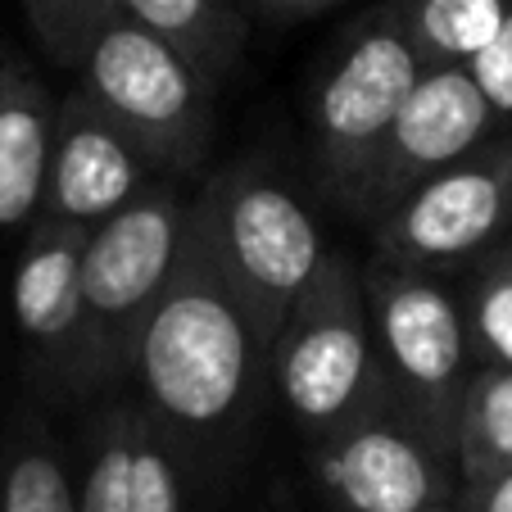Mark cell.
I'll list each match as a JSON object with an SVG mask.
<instances>
[{
    "label": "cell",
    "instance_id": "obj_21",
    "mask_svg": "<svg viewBox=\"0 0 512 512\" xmlns=\"http://www.w3.org/2000/svg\"><path fill=\"white\" fill-rule=\"evenodd\" d=\"M114 10H118L114 0H23V14H28L41 50L59 68H78L82 50L91 46L96 28Z\"/></svg>",
    "mask_w": 512,
    "mask_h": 512
},
{
    "label": "cell",
    "instance_id": "obj_22",
    "mask_svg": "<svg viewBox=\"0 0 512 512\" xmlns=\"http://www.w3.org/2000/svg\"><path fill=\"white\" fill-rule=\"evenodd\" d=\"M463 68L472 73L476 87H481V96H485V105L494 109V118H499V123H512V10H508V19L499 23V32H494Z\"/></svg>",
    "mask_w": 512,
    "mask_h": 512
},
{
    "label": "cell",
    "instance_id": "obj_15",
    "mask_svg": "<svg viewBox=\"0 0 512 512\" xmlns=\"http://www.w3.org/2000/svg\"><path fill=\"white\" fill-rule=\"evenodd\" d=\"M512 0H381L377 14L408 41L422 68L467 64L508 19Z\"/></svg>",
    "mask_w": 512,
    "mask_h": 512
},
{
    "label": "cell",
    "instance_id": "obj_19",
    "mask_svg": "<svg viewBox=\"0 0 512 512\" xmlns=\"http://www.w3.org/2000/svg\"><path fill=\"white\" fill-rule=\"evenodd\" d=\"M458 304L476 368H512V232L472 259Z\"/></svg>",
    "mask_w": 512,
    "mask_h": 512
},
{
    "label": "cell",
    "instance_id": "obj_7",
    "mask_svg": "<svg viewBox=\"0 0 512 512\" xmlns=\"http://www.w3.org/2000/svg\"><path fill=\"white\" fill-rule=\"evenodd\" d=\"M417 73V55L377 10L363 14L318 68L309 96V168L336 204L349 200Z\"/></svg>",
    "mask_w": 512,
    "mask_h": 512
},
{
    "label": "cell",
    "instance_id": "obj_6",
    "mask_svg": "<svg viewBox=\"0 0 512 512\" xmlns=\"http://www.w3.org/2000/svg\"><path fill=\"white\" fill-rule=\"evenodd\" d=\"M363 295L390 395L454 445L458 404L476 372L458 290L440 272L372 259L363 268Z\"/></svg>",
    "mask_w": 512,
    "mask_h": 512
},
{
    "label": "cell",
    "instance_id": "obj_3",
    "mask_svg": "<svg viewBox=\"0 0 512 512\" xmlns=\"http://www.w3.org/2000/svg\"><path fill=\"white\" fill-rule=\"evenodd\" d=\"M268 372L286 417L304 440H322L363 408L390 399L377 336L363 295V268L349 254H327L268 345Z\"/></svg>",
    "mask_w": 512,
    "mask_h": 512
},
{
    "label": "cell",
    "instance_id": "obj_5",
    "mask_svg": "<svg viewBox=\"0 0 512 512\" xmlns=\"http://www.w3.org/2000/svg\"><path fill=\"white\" fill-rule=\"evenodd\" d=\"M73 73L127 127L159 177L195 173L209 159L218 87L159 32L114 10L96 28Z\"/></svg>",
    "mask_w": 512,
    "mask_h": 512
},
{
    "label": "cell",
    "instance_id": "obj_2",
    "mask_svg": "<svg viewBox=\"0 0 512 512\" xmlns=\"http://www.w3.org/2000/svg\"><path fill=\"white\" fill-rule=\"evenodd\" d=\"M186 236L236 290L268 345L331 254L300 195L254 159L213 173L195 191Z\"/></svg>",
    "mask_w": 512,
    "mask_h": 512
},
{
    "label": "cell",
    "instance_id": "obj_24",
    "mask_svg": "<svg viewBox=\"0 0 512 512\" xmlns=\"http://www.w3.org/2000/svg\"><path fill=\"white\" fill-rule=\"evenodd\" d=\"M340 0H236L241 14H259V19H277V23H290V19H313V14L331 10Z\"/></svg>",
    "mask_w": 512,
    "mask_h": 512
},
{
    "label": "cell",
    "instance_id": "obj_8",
    "mask_svg": "<svg viewBox=\"0 0 512 512\" xmlns=\"http://www.w3.org/2000/svg\"><path fill=\"white\" fill-rule=\"evenodd\" d=\"M309 467L331 512H431L458 494L454 445L395 395L309 440Z\"/></svg>",
    "mask_w": 512,
    "mask_h": 512
},
{
    "label": "cell",
    "instance_id": "obj_23",
    "mask_svg": "<svg viewBox=\"0 0 512 512\" xmlns=\"http://www.w3.org/2000/svg\"><path fill=\"white\" fill-rule=\"evenodd\" d=\"M454 512H512V472L476 481V485H458Z\"/></svg>",
    "mask_w": 512,
    "mask_h": 512
},
{
    "label": "cell",
    "instance_id": "obj_18",
    "mask_svg": "<svg viewBox=\"0 0 512 512\" xmlns=\"http://www.w3.org/2000/svg\"><path fill=\"white\" fill-rule=\"evenodd\" d=\"M141 404L105 399L78 454V512H132V431Z\"/></svg>",
    "mask_w": 512,
    "mask_h": 512
},
{
    "label": "cell",
    "instance_id": "obj_14",
    "mask_svg": "<svg viewBox=\"0 0 512 512\" xmlns=\"http://www.w3.org/2000/svg\"><path fill=\"white\" fill-rule=\"evenodd\" d=\"M114 5L118 14L159 32L186 59H195L213 87H223L245 55L250 23L236 10V0H114Z\"/></svg>",
    "mask_w": 512,
    "mask_h": 512
},
{
    "label": "cell",
    "instance_id": "obj_12",
    "mask_svg": "<svg viewBox=\"0 0 512 512\" xmlns=\"http://www.w3.org/2000/svg\"><path fill=\"white\" fill-rule=\"evenodd\" d=\"M87 227H68L55 218H37L23 236L19 263L10 277V313L23 345L41 363L50 381L78 395L82 358V290L78 263Z\"/></svg>",
    "mask_w": 512,
    "mask_h": 512
},
{
    "label": "cell",
    "instance_id": "obj_20",
    "mask_svg": "<svg viewBox=\"0 0 512 512\" xmlns=\"http://www.w3.org/2000/svg\"><path fill=\"white\" fill-rule=\"evenodd\" d=\"M186 458L191 454L141 408L132 431V512H191Z\"/></svg>",
    "mask_w": 512,
    "mask_h": 512
},
{
    "label": "cell",
    "instance_id": "obj_25",
    "mask_svg": "<svg viewBox=\"0 0 512 512\" xmlns=\"http://www.w3.org/2000/svg\"><path fill=\"white\" fill-rule=\"evenodd\" d=\"M431 512H454V503H449V508H431Z\"/></svg>",
    "mask_w": 512,
    "mask_h": 512
},
{
    "label": "cell",
    "instance_id": "obj_9",
    "mask_svg": "<svg viewBox=\"0 0 512 512\" xmlns=\"http://www.w3.org/2000/svg\"><path fill=\"white\" fill-rule=\"evenodd\" d=\"M512 232V136L481 141L435 168L372 223L377 259L445 272L481 259Z\"/></svg>",
    "mask_w": 512,
    "mask_h": 512
},
{
    "label": "cell",
    "instance_id": "obj_10",
    "mask_svg": "<svg viewBox=\"0 0 512 512\" xmlns=\"http://www.w3.org/2000/svg\"><path fill=\"white\" fill-rule=\"evenodd\" d=\"M494 123L499 118L485 105L481 87L463 64L422 68L408 100L399 105L395 123L386 127L381 145L372 150L368 168L358 173L354 191L340 209L363 218V223H377L381 213L404 200L422 177L454 164L458 155L476 150L481 141H490Z\"/></svg>",
    "mask_w": 512,
    "mask_h": 512
},
{
    "label": "cell",
    "instance_id": "obj_13",
    "mask_svg": "<svg viewBox=\"0 0 512 512\" xmlns=\"http://www.w3.org/2000/svg\"><path fill=\"white\" fill-rule=\"evenodd\" d=\"M55 100L28 64H0V232H28L46 204Z\"/></svg>",
    "mask_w": 512,
    "mask_h": 512
},
{
    "label": "cell",
    "instance_id": "obj_16",
    "mask_svg": "<svg viewBox=\"0 0 512 512\" xmlns=\"http://www.w3.org/2000/svg\"><path fill=\"white\" fill-rule=\"evenodd\" d=\"M0 512H78V481L64 449L28 413L0 435Z\"/></svg>",
    "mask_w": 512,
    "mask_h": 512
},
{
    "label": "cell",
    "instance_id": "obj_17",
    "mask_svg": "<svg viewBox=\"0 0 512 512\" xmlns=\"http://www.w3.org/2000/svg\"><path fill=\"white\" fill-rule=\"evenodd\" d=\"M458 485L512 472V368H476L454 422Z\"/></svg>",
    "mask_w": 512,
    "mask_h": 512
},
{
    "label": "cell",
    "instance_id": "obj_11",
    "mask_svg": "<svg viewBox=\"0 0 512 512\" xmlns=\"http://www.w3.org/2000/svg\"><path fill=\"white\" fill-rule=\"evenodd\" d=\"M155 177L159 173L141 155V145L82 82L55 105V141H50L41 218L91 232L109 213L150 191Z\"/></svg>",
    "mask_w": 512,
    "mask_h": 512
},
{
    "label": "cell",
    "instance_id": "obj_4",
    "mask_svg": "<svg viewBox=\"0 0 512 512\" xmlns=\"http://www.w3.org/2000/svg\"><path fill=\"white\" fill-rule=\"evenodd\" d=\"M191 200L173 186H150L132 204L109 213L82 241V358L78 395H109L127 377L141 322L164 295L186 250Z\"/></svg>",
    "mask_w": 512,
    "mask_h": 512
},
{
    "label": "cell",
    "instance_id": "obj_1",
    "mask_svg": "<svg viewBox=\"0 0 512 512\" xmlns=\"http://www.w3.org/2000/svg\"><path fill=\"white\" fill-rule=\"evenodd\" d=\"M263 368L268 340L250 309L186 236L182 259L141 322L127 363L141 408L186 454H223L250 417Z\"/></svg>",
    "mask_w": 512,
    "mask_h": 512
}]
</instances>
